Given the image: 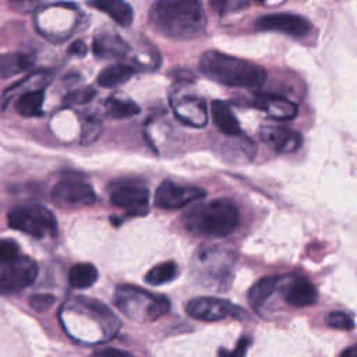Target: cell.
<instances>
[{
	"instance_id": "cell-1",
	"label": "cell",
	"mask_w": 357,
	"mask_h": 357,
	"mask_svg": "<svg viewBox=\"0 0 357 357\" xmlns=\"http://www.w3.org/2000/svg\"><path fill=\"white\" fill-rule=\"evenodd\" d=\"M152 26L174 40L199 36L206 26V15L197 0H159L149 10Z\"/></svg>"
},
{
	"instance_id": "cell-2",
	"label": "cell",
	"mask_w": 357,
	"mask_h": 357,
	"mask_svg": "<svg viewBox=\"0 0 357 357\" xmlns=\"http://www.w3.org/2000/svg\"><path fill=\"white\" fill-rule=\"evenodd\" d=\"M199 70L212 81L237 88H258L268 77L264 67L219 50L204 52L199 57Z\"/></svg>"
},
{
	"instance_id": "cell-3",
	"label": "cell",
	"mask_w": 357,
	"mask_h": 357,
	"mask_svg": "<svg viewBox=\"0 0 357 357\" xmlns=\"http://www.w3.org/2000/svg\"><path fill=\"white\" fill-rule=\"evenodd\" d=\"M238 223V208L227 198L199 202L183 216L184 227L199 237H225L233 233Z\"/></svg>"
},
{
	"instance_id": "cell-4",
	"label": "cell",
	"mask_w": 357,
	"mask_h": 357,
	"mask_svg": "<svg viewBox=\"0 0 357 357\" xmlns=\"http://www.w3.org/2000/svg\"><path fill=\"white\" fill-rule=\"evenodd\" d=\"M236 257L220 247H202L194 252L191 273L204 286L225 291L233 280Z\"/></svg>"
},
{
	"instance_id": "cell-5",
	"label": "cell",
	"mask_w": 357,
	"mask_h": 357,
	"mask_svg": "<svg viewBox=\"0 0 357 357\" xmlns=\"http://www.w3.org/2000/svg\"><path fill=\"white\" fill-rule=\"evenodd\" d=\"M120 311L135 321H155L169 311L170 303L165 296L152 294L131 284L117 286L114 293Z\"/></svg>"
},
{
	"instance_id": "cell-6",
	"label": "cell",
	"mask_w": 357,
	"mask_h": 357,
	"mask_svg": "<svg viewBox=\"0 0 357 357\" xmlns=\"http://www.w3.org/2000/svg\"><path fill=\"white\" fill-rule=\"evenodd\" d=\"M7 220L10 227L36 238L53 236L57 230V222L53 213L38 204L13 208L7 215Z\"/></svg>"
},
{
	"instance_id": "cell-7",
	"label": "cell",
	"mask_w": 357,
	"mask_h": 357,
	"mask_svg": "<svg viewBox=\"0 0 357 357\" xmlns=\"http://www.w3.org/2000/svg\"><path fill=\"white\" fill-rule=\"evenodd\" d=\"M170 106L174 116L188 127L202 128L208 123L206 103L197 93L174 88L170 93Z\"/></svg>"
},
{
	"instance_id": "cell-8",
	"label": "cell",
	"mask_w": 357,
	"mask_h": 357,
	"mask_svg": "<svg viewBox=\"0 0 357 357\" xmlns=\"http://www.w3.org/2000/svg\"><path fill=\"white\" fill-rule=\"evenodd\" d=\"M0 293L13 294L31 286L38 276V265L29 257H18L15 261L1 265Z\"/></svg>"
},
{
	"instance_id": "cell-9",
	"label": "cell",
	"mask_w": 357,
	"mask_h": 357,
	"mask_svg": "<svg viewBox=\"0 0 357 357\" xmlns=\"http://www.w3.org/2000/svg\"><path fill=\"white\" fill-rule=\"evenodd\" d=\"M185 311L191 318L215 322L226 317H241L244 311L227 300L218 297H197L187 303Z\"/></svg>"
},
{
	"instance_id": "cell-10",
	"label": "cell",
	"mask_w": 357,
	"mask_h": 357,
	"mask_svg": "<svg viewBox=\"0 0 357 357\" xmlns=\"http://www.w3.org/2000/svg\"><path fill=\"white\" fill-rule=\"evenodd\" d=\"M202 197H205V191L199 187L165 180L155 191V205L162 209H180Z\"/></svg>"
},
{
	"instance_id": "cell-11",
	"label": "cell",
	"mask_w": 357,
	"mask_h": 357,
	"mask_svg": "<svg viewBox=\"0 0 357 357\" xmlns=\"http://www.w3.org/2000/svg\"><path fill=\"white\" fill-rule=\"evenodd\" d=\"M114 206L131 215H146L149 211V191L138 183H120L110 192Z\"/></svg>"
},
{
	"instance_id": "cell-12",
	"label": "cell",
	"mask_w": 357,
	"mask_h": 357,
	"mask_svg": "<svg viewBox=\"0 0 357 357\" xmlns=\"http://www.w3.org/2000/svg\"><path fill=\"white\" fill-rule=\"evenodd\" d=\"M255 28L259 31H278L294 38H303L310 33L311 22L297 14L279 13L259 17L255 21Z\"/></svg>"
},
{
	"instance_id": "cell-13",
	"label": "cell",
	"mask_w": 357,
	"mask_h": 357,
	"mask_svg": "<svg viewBox=\"0 0 357 357\" xmlns=\"http://www.w3.org/2000/svg\"><path fill=\"white\" fill-rule=\"evenodd\" d=\"M259 138L279 153H293L303 145L298 131L279 124H265L258 130Z\"/></svg>"
},
{
	"instance_id": "cell-14",
	"label": "cell",
	"mask_w": 357,
	"mask_h": 357,
	"mask_svg": "<svg viewBox=\"0 0 357 357\" xmlns=\"http://www.w3.org/2000/svg\"><path fill=\"white\" fill-rule=\"evenodd\" d=\"M52 195L59 202L74 205V206L91 205L95 201V192L92 187L85 181L74 180V178L60 180L53 187Z\"/></svg>"
},
{
	"instance_id": "cell-15",
	"label": "cell",
	"mask_w": 357,
	"mask_h": 357,
	"mask_svg": "<svg viewBox=\"0 0 357 357\" xmlns=\"http://www.w3.org/2000/svg\"><path fill=\"white\" fill-rule=\"evenodd\" d=\"M254 105L265 112L269 117L287 121L297 116V105L278 93H259L254 98Z\"/></svg>"
},
{
	"instance_id": "cell-16",
	"label": "cell",
	"mask_w": 357,
	"mask_h": 357,
	"mask_svg": "<svg viewBox=\"0 0 357 357\" xmlns=\"http://www.w3.org/2000/svg\"><path fill=\"white\" fill-rule=\"evenodd\" d=\"M284 300L293 307H307L317 303L318 293L310 280L298 278L293 279V282L287 284L284 290Z\"/></svg>"
},
{
	"instance_id": "cell-17",
	"label": "cell",
	"mask_w": 357,
	"mask_h": 357,
	"mask_svg": "<svg viewBox=\"0 0 357 357\" xmlns=\"http://www.w3.org/2000/svg\"><path fill=\"white\" fill-rule=\"evenodd\" d=\"M211 112H212L213 123L222 134H225L227 137H241L243 135L240 124L227 103H225L222 100H213L211 105Z\"/></svg>"
},
{
	"instance_id": "cell-18",
	"label": "cell",
	"mask_w": 357,
	"mask_h": 357,
	"mask_svg": "<svg viewBox=\"0 0 357 357\" xmlns=\"http://www.w3.org/2000/svg\"><path fill=\"white\" fill-rule=\"evenodd\" d=\"M93 53L102 59L124 57L128 52V45L114 33H99L93 40Z\"/></svg>"
},
{
	"instance_id": "cell-19",
	"label": "cell",
	"mask_w": 357,
	"mask_h": 357,
	"mask_svg": "<svg viewBox=\"0 0 357 357\" xmlns=\"http://www.w3.org/2000/svg\"><path fill=\"white\" fill-rule=\"evenodd\" d=\"M279 283H280L279 276H265L257 280L251 286L247 294V298L251 307L258 311L268 301V298L276 291V289L279 287Z\"/></svg>"
},
{
	"instance_id": "cell-20",
	"label": "cell",
	"mask_w": 357,
	"mask_h": 357,
	"mask_svg": "<svg viewBox=\"0 0 357 357\" xmlns=\"http://www.w3.org/2000/svg\"><path fill=\"white\" fill-rule=\"evenodd\" d=\"M35 63V59L24 52H11L0 56V75L8 78L17 75L22 71L31 68Z\"/></svg>"
},
{
	"instance_id": "cell-21",
	"label": "cell",
	"mask_w": 357,
	"mask_h": 357,
	"mask_svg": "<svg viewBox=\"0 0 357 357\" xmlns=\"http://www.w3.org/2000/svg\"><path fill=\"white\" fill-rule=\"evenodd\" d=\"M92 7L107 14L121 26H128L132 21V8L128 3L121 0H98L91 3Z\"/></svg>"
},
{
	"instance_id": "cell-22",
	"label": "cell",
	"mask_w": 357,
	"mask_h": 357,
	"mask_svg": "<svg viewBox=\"0 0 357 357\" xmlns=\"http://www.w3.org/2000/svg\"><path fill=\"white\" fill-rule=\"evenodd\" d=\"M134 74V68L128 64H113L102 70L98 75V84L105 88L117 86L130 79Z\"/></svg>"
},
{
	"instance_id": "cell-23",
	"label": "cell",
	"mask_w": 357,
	"mask_h": 357,
	"mask_svg": "<svg viewBox=\"0 0 357 357\" xmlns=\"http://www.w3.org/2000/svg\"><path fill=\"white\" fill-rule=\"evenodd\" d=\"M68 280L73 287L86 289L98 280V271L92 264L88 262L77 264L70 269Z\"/></svg>"
},
{
	"instance_id": "cell-24",
	"label": "cell",
	"mask_w": 357,
	"mask_h": 357,
	"mask_svg": "<svg viewBox=\"0 0 357 357\" xmlns=\"http://www.w3.org/2000/svg\"><path fill=\"white\" fill-rule=\"evenodd\" d=\"M177 273H178L177 264L173 261H166V262L158 264L153 268H151L148 271V273L145 275V282L152 286L165 284V283H169L173 279H176Z\"/></svg>"
},
{
	"instance_id": "cell-25",
	"label": "cell",
	"mask_w": 357,
	"mask_h": 357,
	"mask_svg": "<svg viewBox=\"0 0 357 357\" xmlns=\"http://www.w3.org/2000/svg\"><path fill=\"white\" fill-rule=\"evenodd\" d=\"M42 105H43V91L42 89L26 91L18 98V100L15 103V109L20 114L29 117V116L40 114Z\"/></svg>"
},
{
	"instance_id": "cell-26",
	"label": "cell",
	"mask_w": 357,
	"mask_h": 357,
	"mask_svg": "<svg viewBox=\"0 0 357 357\" xmlns=\"http://www.w3.org/2000/svg\"><path fill=\"white\" fill-rule=\"evenodd\" d=\"M106 112L113 119H127L138 114L139 107L132 100L112 98L106 102Z\"/></svg>"
},
{
	"instance_id": "cell-27",
	"label": "cell",
	"mask_w": 357,
	"mask_h": 357,
	"mask_svg": "<svg viewBox=\"0 0 357 357\" xmlns=\"http://www.w3.org/2000/svg\"><path fill=\"white\" fill-rule=\"evenodd\" d=\"M18 257H21L18 244L10 238H0V265H7Z\"/></svg>"
},
{
	"instance_id": "cell-28",
	"label": "cell",
	"mask_w": 357,
	"mask_h": 357,
	"mask_svg": "<svg viewBox=\"0 0 357 357\" xmlns=\"http://www.w3.org/2000/svg\"><path fill=\"white\" fill-rule=\"evenodd\" d=\"M325 322L328 326L333 329H342V331H351L354 328L353 319L343 311H333L329 312L325 318Z\"/></svg>"
},
{
	"instance_id": "cell-29",
	"label": "cell",
	"mask_w": 357,
	"mask_h": 357,
	"mask_svg": "<svg viewBox=\"0 0 357 357\" xmlns=\"http://www.w3.org/2000/svg\"><path fill=\"white\" fill-rule=\"evenodd\" d=\"M95 95L92 88H81L78 91L71 92L68 96H66V103L68 105H79L91 100V98Z\"/></svg>"
},
{
	"instance_id": "cell-30",
	"label": "cell",
	"mask_w": 357,
	"mask_h": 357,
	"mask_svg": "<svg viewBox=\"0 0 357 357\" xmlns=\"http://www.w3.org/2000/svg\"><path fill=\"white\" fill-rule=\"evenodd\" d=\"M250 344H251V340L244 336L238 340V343L236 344V347L233 350L229 351V350L220 349L219 357H245V353H247V349Z\"/></svg>"
},
{
	"instance_id": "cell-31",
	"label": "cell",
	"mask_w": 357,
	"mask_h": 357,
	"mask_svg": "<svg viewBox=\"0 0 357 357\" xmlns=\"http://www.w3.org/2000/svg\"><path fill=\"white\" fill-rule=\"evenodd\" d=\"M54 303L52 294H35L29 298V305L36 311H45Z\"/></svg>"
},
{
	"instance_id": "cell-32",
	"label": "cell",
	"mask_w": 357,
	"mask_h": 357,
	"mask_svg": "<svg viewBox=\"0 0 357 357\" xmlns=\"http://www.w3.org/2000/svg\"><path fill=\"white\" fill-rule=\"evenodd\" d=\"M92 357H134L131 353L124 351V350H119L114 347H106L102 349L99 351H95L92 354Z\"/></svg>"
},
{
	"instance_id": "cell-33",
	"label": "cell",
	"mask_w": 357,
	"mask_h": 357,
	"mask_svg": "<svg viewBox=\"0 0 357 357\" xmlns=\"http://www.w3.org/2000/svg\"><path fill=\"white\" fill-rule=\"evenodd\" d=\"M70 52H71V53L75 52V53H78V54H84V53L86 52V47H85L84 42H75V43H73Z\"/></svg>"
},
{
	"instance_id": "cell-34",
	"label": "cell",
	"mask_w": 357,
	"mask_h": 357,
	"mask_svg": "<svg viewBox=\"0 0 357 357\" xmlns=\"http://www.w3.org/2000/svg\"><path fill=\"white\" fill-rule=\"evenodd\" d=\"M340 357H357V344L347 347V349L340 354Z\"/></svg>"
}]
</instances>
